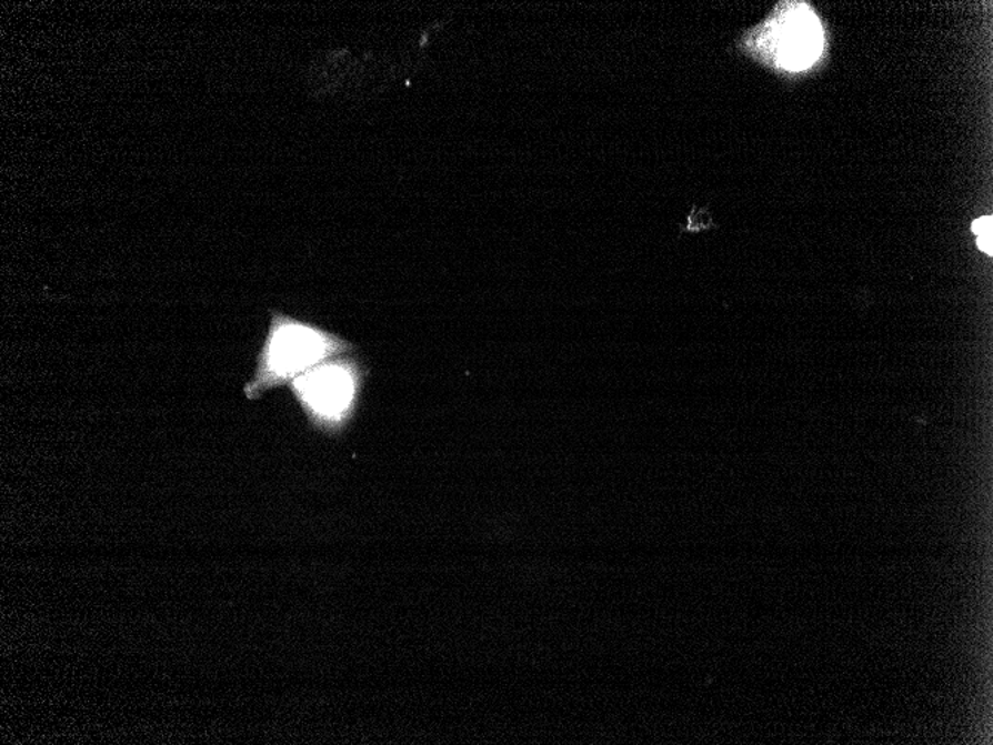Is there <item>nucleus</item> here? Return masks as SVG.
I'll return each instance as SVG.
<instances>
[{"label":"nucleus","instance_id":"1","mask_svg":"<svg viewBox=\"0 0 993 745\" xmlns=\"http://www.w3.org/2000/svg\"><path fill=\"white\" fill-rule=\"evenodd\" d=\"M355 352L354 344L319 324L271 310L265 341L257 358L253 379L245 384L250 401L283 387L311 368Z\"/></svg>","mask_w":993,"mask_h":745},{"label":"nucleus","instance_id":"4","mask_svg":"<svg viewBox=\"0 0 993 745\" xmlns=\"http://www.w3.org/2000/svg\"><path fill=\"white\" fill-rule=\"evenodd\" d=\"M977 245L980 251L986 253V255L991 256L992 249V231L984 232V234L977 235Z\"/></svg>","mask_w":993,"mask_h":745},{"label":"nucleus","instance_id":"5","mask_svg":"<svg viewBox=\"0 0 993 745\" xmlns=\"http://www.w3.org/2000/svg\"><path fill=\"white\" fill-rule=\"evenodd\" d=\"M992 231V218H980L977 221L973 223V232L975 235L984 234V232Z\"/></svg>","mask_w":993,"mask_h":745},{"label":"nucleus","instance_id":"2","mask_svg":"<svg viewBox=\"0 0 993 745\" xmlns=\"http://www.w3.org/2000/svg\"><path fill=\"white\" fill-rule=\"evenodd\" d=\"M367 375L354 353L344 354L311 368L289 389L314 427L338 432L353 417Z\"/></svg>","mask_w":993,"mask_h":745},{"label":"nucleus","instance_id":"3","mask_svg":"<svg viewBox=\"0 0 993 745\" xmlns=\"http://www.w3.org/2000/svg\"><path fill=\"white\" fill-rule=\"evenodd\" d=\"M786 38L782 52L784 64L791 69H802L820 54L821 37L819 24L814 19L798 17L786 28Z\"/></svg>","mask_w":993,"mask_h":745}]
</instances>
